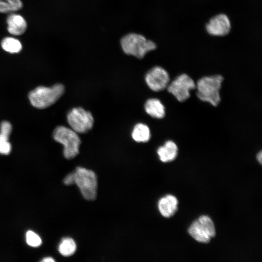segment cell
I'll list each match as a JSON object with an SVG mask.
<instances>
[{"mask_svg":"<svg viewBox=\"0 0 262 262\" xmlns=\"http://www.w3.org/2000/svg\"><path fill=\"white\" fill-rule=\"evenodd\" d=\"M120 44L123 52L141 59L146 55L157 49L156 44L142 34L131 33L124 35Z\"/></svg>","mask_w":262,"mask_h":262,"instance_id":"1","label":"cell"},{"mask_svg":"<svg viewBox=\"0 0 262 262\" xmlns=\"http://www.w3.org/2000/svg\"><path fill=\"white\" fill-rule=\"evenodd\" d=\"M64 92V86L62 84L57 83L50 87L38 86L29 93L28 97L32 106L43 109L55 103Z\"/></svg>","mask_w":262,"mask_h":262,"instance_id":"2","label":"cell"},{"mask_svg":"<svg viewBox=\"0 0 262 262\" xmlns=\"http://www.w3.org/2000/svg\"><path fill=\"white\" fill-rule=\"evenodd\" d=\"M223 80V77L220 75L204 76L200 79L196 85L198 98L216 106L221 100L219 91Z\"/></svg>","mask_w":262,"mask_h":262,"instance_id":"3","label":"cell"},{"mask_svg":"<svg viewBox=\"0 0 262 262\" xmlns=\"http://www.w3.org/2000/svg\"><path fill=\"white\" fill-rule=\"evenodd\" d=\"M52 136L55 141L63 146L66 158L72 159L79 154L81 141L78 133L72 129L59 126L54 130Z\"/></svg>","mask_w":262,"mask_h":262,"instance_id":"4","label":"cell"},{"mask_svg":"<svg viewBox=\"0 0 262 262\" xmlns=\"http://www.w3.org/2000/svg\"><path fill=\"white\" fill-rule=\"evenodd\" d=\"M74 184L79 188L83 197L87 200H94L97 194V178L92 170L78 167L73 172Z\"/></svg>","mask_w":262,"mask_h":262,"instance_id":"5","label":"cell"},{"mask_svg":"<svg viewBox=\"0 0 262 262\" xmlns=\"http://www.w3.org/2000/svg\"><path fill=\"white\" fill-rule=\"evenodd\" d=\"M189 234L196 241L207 243L215 235V229L211 218L207 215H201L190 226Z\"/></svg>","mask_w":262,"mask_h":262,"instance_id":"6","label":"cell"},{"mask_svg":"<svg viewBox=\"0 0 262 262\" xmlns=\"http://www.w3.org/2000/svg\"><path fill=\"white\" fill-rule=\"evenodd\" d=\"M68 124L78 133H85L93 127L94 120L92 114L81 107L74 108L67 115Z\"/></svg>","mask_w":262,"mask_h":262,"instance_id":"7","label":"cell"},{"mask_svg":"<svg viewBox=\"0 0 262 262\" xmlns=\"http://www.w3.org/2000/svg\"><path fill=\"white\" fill-rule=\"evenodd\" d=\"M195 88L196 84L193 80L183 73L169 83L167 89L178 101L182 102L190 97V91Z\"/></svg>","mask_w":262,"mask_h":262,"instance_id":"8","label":"cell"},{"mask_svg":"<svg viewBox=\"0 0 262 262\" xmlns=\"http://www.w3.org/2000/svg\"><path fill=\"white\" fill-rule=\"evenodd\" d=\"M205 29L207 33L211 36L224 37L230 33L231 22L227 14L218 13L208 20Z\"/></svg>","mask_w":262,"mask_h":262,"instance_id":"9","label":"cell"},{"mask_svg":"<svg viewBox=\"0 0 262 262\" xmlns=\"http://www.w3.org/2000/svg\"><path fill=\"white\" fill-rule=\"evenodd\" d=\"M169 76L167 71L160 66L151 68L145 75V81L152 91L158 92L167 88L169 83Z\"/></svg>","mask_w":262,"mask_h":262,"instance_id":"10","label":"cell"},{"mask_svg":"<svg viewBox=\"0 0 262 262\" xmlns=\"http://www.w3.org/2000/svg\"><path fill=\"white\" fill-rule=\"evenodd\" d=\"M6 23L7 31L15 36L23 34L27 28V23L24 17L16 13H11L8 16Z\"/></svg>","mask_w":262,"mask_h":262,"instance_id":"11","label":"cell"},{"mask_svg":"<svg viewBox=\"0 0 262 262\" xmlns=\"http://www.w3.org/2000/svg\"><path fill=\"white\" fill-rule=\"evenodd\" d=\"M178 200L174 196L168 195L160 199L158 203V210L164 217L172 216L178 210Z\"/></svg>","mask_w":262,"mask_h":262,"instance_id":"12","label":"cell"},{"mask_svg":"<svg viewBox=\"0 0 262 262\" xmlns=\"http://www.w3.org/2000/svg\"><path fill=\"white\" fill-rule=\"evenodd\" d=\"M177 145L172 141H167L158 148L157 153L160 160L164 163L173 161L178 154Z\"/></svg>","mask_w":262,"mask_h":262,"instance_id":"13","label":"cell"},{"mask_svg":"<svg viewBox=\"0 0 262 262\" xmlns=\"http://www.w3.org/2000/svg\"><path fill=\"white\" fill-rule=\"evenodd\" d=\"M144 108L146 113L152 117L160 119L165 115V107L158 98L147 99L145 102Z\"/></svg>","mask_w":262,"mask_h":262,"instance_id":"14","label":"cell"},{"mask_svg":"<svg viewBox=\"0 0 262 262\" xmlns=\"http://www.w3.org/2000/svg\"><path fill=\"white\" fill-rule=\"evenodd\" d=\"M150 131L148 127L143 123L135 125L131 132L132 139L138 143H146L150 138Z\"/></svg>","mask_w":262,"mask_h":262,"instance_id":"15","label":"cell"},{"mask_svg":"<svg viewBox=\"0 0 262 262\" xmlns=\"http://www.w3.org/2000/svg\"><path fill=\"white\" fill-rule=\"evenodd\" d=\"M0 46L5 51L12 53H18L22 49V45L17 38L13 37H6L1 41Z\"/></svg>","mask_w":262,"mask_h":262,"instance_id":"16","label":"cell"},{"mask_svg":"<svg viewBox=\"0 0 262 262\" xmlns=\"http://www.w3.org/2000/svg\"><path fill=\"white\" fill-rule=\"evenodd\" d=\"M76 247V243L72 238L66 237L63 238L60 243L58 250L62 255L68 257L75 252Z\"/></svg>","mask_w":262,"mask_h":262,"instance_id":"17","label":"cell"},{"mask_svg":"<svg viewBox=\"0 0 262 262\" xmlns=\"http://www.w3.org/2000/svg\"><path fill=\"white\" fill-rule=\"evenodd\" d=\"M9 135L0 132V154H9L12 149V146L9 141Z\"/></svg>","mask_w":262,"mask_h":262,"instance_id":"18","label":"cell"},{"mask_svg":"<svg viewBox=\"0 0 262 262\" xmlns=\"http://www.w3.org/2000/svg\"><path fill=\"white\" fill-rule=\"evenodd\" d=\"M26 240L28 245L33 247H38L42 243V240L39 236L31 230L27 232Z\"/></svg>","mask_w":262,"mask_h":262,"instance_id":"19","label":"cell"},{"mask_svg":"<svg viewBox=\"0 0 262 262\" xmlns=\"http://www.w3.org/2000/svg\"><path fill=\"white\" fill-rule=\"evenodd\" d=\"M13 12L9 0H0V13L7 14Z\"/></svg>","mask_w":262,"mask_h":262,"instance_id":"20","label":"cell"},{"mask_svg":"<svg viewBox=\"0 0 262 262\" xmlns=\"http://www.w3.org/2000/svg\"><path fill=\"white\" fill-rule=\"evenodd\" d=\"M12 131V126L10 122L3 121L0 125V132L10 135Z\"/></svg>","mask_w":262,"mask_h":262,"instance_id":"21","label":"cell"},{"mask_svg":"<svg viewBox=\"0 0 262 262\" xmlns=\"http://www.w3.org/2000/svg\"><path fill=\"white\" fill-rule=\"evenodd\" d=\"M64 182L67 185L74 184V177L73 172L68 174L65 178Z\"/></svg>","mask_w":262,"mask_h":262,"instance_id":"22","label":"cell"},{"mask_svg":"<svg viewBox=\"0 0 262 262\" xmlns=\"http://www.w3.org/2000/svg\"><path fill=\"white\" fill-rule=\"evenodd\" d=\"M54 261L55 260L50 257H45L41 260V262H54Z\"/></svg>","mask_w":262,"mask_h":262,"instance_id":"23","label":"cell"},{"mask_svg":"<svg viewBox=\"0 0 262 262\" xmlns=\"http://www.w3.org/2000/svg\"><path fill=\"white\" fill-rule=\"evenodd\" d=\"M257 159L258 162L261 164L262 162V152L261 151L258 153L257 155Z\"/></svg>","mask_w":262,"mask_h":262,"instance_id":"24","label":"cell"},{"mask_svg":"<svg viewBox=\"0 0 262 262\" xmlns=\"http://www.w3.org/2000/svg\"></svg>","mask_w":262,"mask_h":262,"instance_id":"25","label":"cell"}]
</instances>
